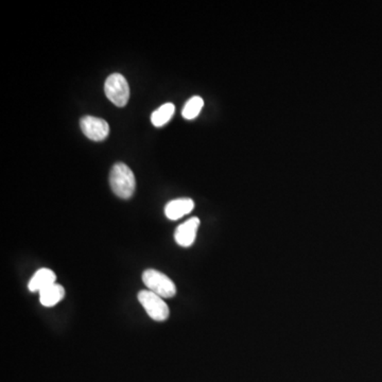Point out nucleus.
Wrapping results in <instances>:
<instances>
[{
    "label": "nucleus",
    "mask_w": 382,
    "mask_h": 382,
    "mask_svg": "<svg viewBox=\"0 0 382 382\" xmlns=\"http://www.w3.org/2000/svg\"><path fill=\"white\" fill-rule=\"evenodd\" d=\"M110 185L118 198L128 200L135 191V175L125 163H115L110 173Z\"/></svg>",
    "instance_id": "1"
},
{
    "label": "nucleus",
    "mask_w": 382,
    "mask_h": 382,
    "mask_svg": "<svg viewBox=\"0 0 382 382\" xmlns=\"http://www.w3.org/2000/svg\"><path fill=\"white\" fill-rule=\"evenodd\" d=\"M143 281L148 290L163 299H170L177 294L174 283L167 275L157 270L148 269L143 273Z\"/></svg>",
    "instance_id": "2"
},
{
    "label": "nucleus",
    "mask_w": 382,
    "mask_h": 382,
    "mask_svg": "<svg viewBox=\"0 0 382 382\" xmlns=\"http://www.w3.org/2000/svg\"><path fill=\"white\" fill-rule=\"evenodd\" d=\"M104 92L112 103L118 108L127 105L130 99V86L127 79L120 74H113L106 79Z\"/></svg>",
    "instance_id": "3"
},
{
    "label": "nucleus",
    "mask_w": 382,
    "mask_h": 382,
    "mask_svg": "<svg viewBox=\"0 0 382 382\" xmlns=\"http://www.w3.org/2000/svg\"><path fill=\"white\" fill-rule=\"evenodd\" d=\"M139 301L145 308L148 316L157 322H163L169 318V307L163 302V297L159 296L150 290H143L139 293Z\"/></svg>",
    "instance_id": "4"
},
{
    "label": "nucleus",
    "mask_w": 382,
    "mask_h": 382,
    "mask_svg": "<svg viewBox=\"0 0 382 382\" xmlns=\"http://www.w3.org/2000/svg\"><path fill=\"white\" fill-rule=\"evenodd\" d=\"M80 127L84 135L90 141H104L110 133L108 122L101 118L84 116L80 121Z\"/></svg>",
    "instance_id": "5"
},
{
    "label": "nucleus",
    "mask_w": 382,
    "mask_h": 382,
    "mask_svg": "<svg viewBox=\"0 0 382 382\" xmlns=\"http://www.w3.org/2000/svg\"><path fill=\"white\" fill-rule=\"evenodd\" d=\"M200 219L197 217H192L177 228L174 233V239L177 243L183 248H189L194 243L197 238Z\"/></svg>",
    "instance_id": "6"
},
{
    "label": "nucleus",
    "mask_w": 382,
    "mask_h": 382,
    "mask_svg": "<svg viewBox=\"0 0 382 382\" xmlns=\"http://www.w3.org/2000/svg\"><path fill=\"white\" fill-rule=\"evenodd\" d=\"M194 208V200L189 198L177 199V200L170 201L165 206V214L169 220H179L182 217L190 214Z\"/></svg>",
    "instance_id": "7"
},
{
    "label": "nucleus",
    "mask_w": 382,
    "mask_h": 382,
    "mask_svg": "<svg viewBox=\"0 0 382 382\" xmlns=\"http://www.w3.org/2000/svg\"><path fill=\"white\" fill-rule=\"evenodd\" d=\"M57 281V275L52 270L42 268L35 272L32 279L28 283V289L31 292L41 293L50 285H54Z\"/></svg>",
    "instance_id": "8"
},
{
    "label": "nucleus",
    "mask_w": 382,
    "mask_h": 382,
    "mask_svg": "<svg viewBox=\"0 0 382 382\" xmlns=\"http://www.w3.org/2000/svg\"><path fill=\"white\" fill-rule=\"evenodd\" d=\"M65 297V289L60 283H54L39 293V302L43 306L53 307Z\"/></svg>",
    "instance_id": "9"
},
{
    "label": "nucleus",
    "mask_w": 382,
    "mask_h": 382,
    "mask_svg": "<svg viewBox=\"0 0 382 382\" xmlns=\"http://www.w3.org/2000/svg\"><path fill=\"white\" fill-rule=\"evenodd\" d=\"M175 106L172 103L163 104L159 110L153 112L151 115V121L155 127H163L170 121L174 115Z\"/></svg>",
    "instance_id": "10"
},
{
    "label": "nucleus",
    "mask_w": 382,
    "mask_h": 382,
    "mask_svg": "<svg viewBox=\"0 0 382 382\" xmlns=\"http://www.w3.org/2000/svg\"><path fill=\"white\" fill-rule=\"evenodd\" d=\"M204 106V100L199 96L190 98L183 108L182 115L185 119L192 120L198 117Z\"/></svg>",
    "instance_id": "11"
}]
</instances>
